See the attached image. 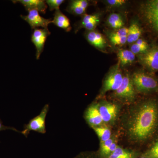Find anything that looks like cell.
<instances>
[{"label": "cell", "mask_w": 158, "mask_h": 158, "mask_svg": "<svg viewBox=\"0 0 158 158\" xmlns=\"http://www.w3.org/2000/svg\"><path fill=\"white\" fill-rule=\"evenodd\" d=\"M133 111L128 121V133L134 141H147L158 128V102L153 100L146 101Z\"/></svg>", "instance_id": "1"}, {"label": "cell", "mask_w": 158, "mask_h": 158, "mask_svg": "<svg viewBox=\"0 0 158 158\" xmlns=\"http://www.w3.org/2000/svg\"><path fill=\"white\" fill-rule=\"evenodd\" d=\"M131 79L135 89L138 92L148 93L158 89V83L156 79L143 72L135 73Z\"/></svg>", "instance_id": "2"}, {"label": "cell", "mask_w": 158, "mask_h": 158, "mask_svg": "<svg viewBox=\"0 0 158 158\" xmlns=\"http://www.w3.org/2000/svg\"><path fill=\"white\" fill-rule=\"evenodd\" d=\"M49 109V105H45L39 115L32 118L27 124L24 126L23 130L20 133L26 137H28L31 131L40 134H45L46 132V118Z\"/></svg>", "instance_id": "3"}, {"label": "cell", "mask_w": 158, "mask_h": 158, "mask_svg": "<svg viewBox=\"0 0 158 158\" xmlns=\"http://www.w3.org/2000/svg\"><path fill=\"white\" fill-rule=\"evenodd\" d=\"M120 64L118 63L111 69L104 81L102 94H104L109 91H116L122 83L123 76L120 70Z\"/></svg>", "instance_id": "4"}, {"label": "cell", "mask_w": 158, "mask_h": 158, "mask_svg": "<svg viewBox=\"0 0 158 158\" xmlns=\"http://www.w3.org/2000/svg\"><path fill=\"white\" fill-rule=\"evenodd\" d=\"M141 65L151 71H158V46L153 45L145 52L138 56Z\"/></svg>", "instance_id": "5"}, {"label": "cell", "mask_w": 158, "mask_h": 158, "mask_svg": "<svg viewBox=\"0 0 158 158\" xmlns=\"http://www.w3.org/2000/svg\"><path fill=\"white\" fill-rule=\"evenodd\" d=\"M114 93L116 97L123 101L131 102L134 99L135 96V89L131 78L127 74L123 76L121 85Z\"/></svg>", "instance_id": "6"}, {"label": "cell", "mask_w": 158, "mask_h": 158, "mask_svg": "<svg viewBox=\"0 0 158 158\" xmlns=\"http://www.w3.org/2000/svg\"><path fill=\"white\" fill-rule=\"evenodd\" d=\"M51 34L48 29L36 28L34 30L31 40L36 49V59H39L43 52L47 39Z\"/></svg>", "instance_id": "7"}, {"label": "cell", "mask_w": 158, "mask_h": 158, "mask_svg": "<svg viewBox=\"0 0 158 158\" xmlns=\"http://www.w3.org/2000/svg\"><path fill=\"white\" fill-rule=\"evenodd\" d=\"M28 12L27 15H21L20 17L30 25L32 30L40 27L43 28L48 29L49 25L52 23L51 19H47L42 17L40 15L39 11L37 10H30Z\"/></svg>", "instance_id": "8"}, {"label": "cell", "mask_w": 158, "mask_h": 158, "mask_svg": "<svg viewBox=\"0 0 158 158\" xmlns=\"http://www.w3.org/2000/svg\"><path fill=\"white\" fill-rule=\"evenodd\" d=\"M85 116L86 121L93 128L97 127L103 122L97 105L90 106L86 110Z\"/></svg>", "instance_id": "9"}, {"label": "cell", "mask_w": 158, "mask_h": 158, "mask_svg": "<svg viewBox=\"0 0 158 158\" xmlns=\"http://www.w3.org/2000/svg\"><path fill=\"white\" fill-rule=\"evenodd\" d=\"M98 108L103 121L104 122H111L116 118L118 112L116 105L110 103H105L101 105Z\"/></svg>", "instance_id": "10"}, {"label": "cell", "mask_w": 158, "mask_h": 158, "mask_svg": "<svg viewBox=\"0 0 158 158\" xmlns=\"http://www.w3.org/2000/svg\"><path fill=\"white\" fill-rule=\"evenodd\" d=\"M12 2L14 3H20L27 11L37 10L42 14H45L48 8V5L44 0H16Z\"/></svg>", "instance_id": "11"}, {"label": "cell", "mask_w": 158, "mask_h": 158, "mask_svg": "<svg viewBox=\"0 0 158 158\" xmlns=\"http://www.w3.org/2000/svg\"><path fill=\"white\" fill-rule=\"evenodd\" d=\"M87 0H74L70 1L66 10L69 13L76 15H84L89 6Z\"/></svg>", "instance_id": "12"}, {"label": "cell", "mask_w": 158, "mask_h": 158, "mask_svg": "<svg viewBox=\"0 0 158 158\" xmlns=\"http://www.w3.org/2000/svg\"><path fill=\"white\" fill-rule=\"evenodd\" d=\"M85 37L90 44L97 48H104L106 44L104 36L97 31H88L85 34Z\"/></svg>", "instance_id": "13"}, {"label": "cell", "mask_w": 158, "mask_h": 158, "mask_svg": "<svg viewBox=\"0 0 158 158\" xmlns=\"http://www.w3.org/2000/svg\"><path fill=\"white\" fill-rule=\"evenodd\" d=\"M52 23H53L58 27L63 29L66 32L70 31L71 29L70 20L60 11V9L55 11L53 19L52 20Z\"/></svg>", "instance_id": "14"}, {"label": "cell", "mask_w": 158, "mask_h": 158, "mask_svg": "<svg viewBox=\"0 0 158 158\" xmlns=\"http://www.w3.org/2000/svg\"><path fill=\"white\" fill-rule=\"evenodd\" d=\"M117 144L113 139H110L104 142H101L100 149L99 158H107L112 153L117 147Z\"/></svg>", "instance_id": "15"}, {"label": "cell", "mask_w": 158, "mask_h": 158, "mask_svg": "<svg viewBox=\"0 0 158 158\" xmlns=\"http://www.w3.org/2000/svg\"><path fill=\"white\" fill-rule=\"evenodd\" d=\"M117 56L118 63L122 66L131 64L135 59V55L131 50L127 49H120L118 51Z\"/></svg>", "instance_id": "16"}, {"label": "cell", "mask_w": 158, "mask_h": 158, "mask_svg": "<svg viewBox=\"0 0 158 158\" xmlns=\"http://www.w3.org/2000/svg\"><path fill=\"white\" fill-rule=\"evenodd\" d=\"M141 30L137 23H133L128 28L127 42L129 44L135 43L140 39Z\"/></svg>", "instance_id": "17"}, {"label": "cell", "mask_w": 158, "mask_h": 158, "mask_svg": "<svg viewBox=\"0 0 158 158\" xmlns=\"http://www.w3.org/2000/svg\"><path fill=\"white\" fill-rule=\"evenodd\" d=\"M135 153L117 146L114 152L107 158H135Z\"/></svg>", "instance_id": "18"}, {"label": "cell", "mask_w": 158, "mask_h": 158, "mask_svg": "<svg viewBox=\"0 0 158 158\" xmlns=\"http://www.w3.org/2000/svg\"><path fill=\"white\" fill-rule=\"evenodd\" d=\"M108 23L111 27L117 30L123 27L124 24L122 18L117 13L110 15L108 19Z\"/></svg>", "instance_id": "19"}, {"label": "cell", "mask_w": 158, "mask_h": 158, "mask_svg": "<svg viewBox=\"0 0 158 158\" xmlns=\"http://www.w3.org/2000/svg\"><path fill=\"white\" fill-rule=\"evenodd\" d=\"M93 129L100 139L101 142L107 141L111 138V131L108 128L105 127H94Z\"/></svg>", "instance_id": "20"}, {"label": "cell", "mask_w": 158, "mask_h": 158, "mask_svg": "<svg viewBox=\"0 0 158 158\" xmlns=\"http://www.w3.org/2000/svg\"><path fill=\"white\" fill-rule=\"evenodd\" d=\"M145 15L153 28L158 33V14L145 9Z\"/></svg>", "instance_id": "21"}, {"label": "cell", "mask_w": 158, "mask_h": 158, "mask_svg": "<svg viewBox=\"0 0 158 158\" xmlns=\"http://www.w3.org/2000/svg\"><path fill=\"white\" fill-rule=\"evenodd\" d=\"M98 20H99V16L98 14L84 15L79 23L78 29L83 28L86 25Z\"/></svg>", "instance_id": "22"}, {"label": "cell", "mask_w": 158, "mask_h": 158, "mask_svg": "<svg viewBox=\"0 0 158 158\" xmlns=\"http://www.w3.org/2000/svg\"><path fill=\"white\" fill-rule=\"evenodd\" d=\"M51 11L60 9V6L65 2L64 0H47L45 1Z\"/></svg>", "instance_id": "23"}, {"label": "cell", "mask_w": 158, "mask_h": 158, "mask_svg": "<svg viewBox=\"0 0 158 158\" xmlns=\"http://www.w3.org/2000/svg\"><path fill=\"white\" fill-rule=\"evenodd\" d=\"M128 28L123 27L115 32H112L110 35V38H117L127 37Z\"/></svg>", "instance_id": "24"}, {"label": "cell", "mask_w": 158, "mask_h": 158, "mask_svg": "<svg viewBox=\"0 0 158 158\" xmlns=\"http://www.w3.org/2000/svg\"><path fill=\"white\" fill-rule=\"evenodd\" d=\"M149 48V47L142 46L134 43L131 47V50L135 55H140V54L145 52Z\"/></svg>", "instance_id": "25"}, {"label": "cell", "mask_w": 158, "mask_h": 158, "mask_svg": "<svg viewBox=\"0 0 158 158\" xmlns=\"http://www.w3.org/2000/svg\"><path fill=\"white\" fill-rule=\"evenodd\" d=\"M147 158H158V141L144 154Z\"/></svg>", "instance_id": "26"}, {"label": "cell", "mask_w": 158, "mask_h": 158, "mask_svg": "<svg viewBox=\"0 0 158 158\" xmlns=\"http://www.w3.org/2000/svg\"><path fill=\"white\" fill-rule=\"evenodd\" d=\"M145 9L158 14V0H153L148 2Z\"/></svg>", "instance_id": "27"}, {"label": "cell", "mask_w": 158, "mask_h": 158, "mask_svg": "<svg viewBox=\"0 0 158 158\" xmlns=\"http://www.w3.org/2000/svg\"><path fill=\"white\" fill-rule=\"evenodd\" d=\"M110 39L112 44L114 45H123L127 42V37Z\"/></svg>", "instance_id": "28"}, {"label": "cell", "mask_w": 158, "mask_h": 158, "mask_svg": "<svg viewBox=\"0 0 158 158\" xmlns=\"http://www.w3.org/2000/svg\"><path fill=\"white\" fill-rule=\"evenodd\" d=\"M126 2V1L125 0H108L106 1V2L109 5L112 7H115L123 6Z\"/></svg>", "instance_id": "29"}, {"label": "cell", "mask_w": 158, "mask_h": 158, "mask_svg": "<svg viewBox=\"0 0 158 158\" xmlns=\"http://www.w3.org/2000/svg\"><path fill=\"white\" fill-rule=\"evenodd\" d=\"M74 158H100L98 156L90 153H83Z\"/></svg>", "instance_id": "30"}, {"label": "cell", "mask_w": 158, "mask_h": 158, "mask_svg": "<svg viewBox=\"0 0 158 158\" xmlns=\"http://www.w3.org/2000/svg\"><path fill=\"white\" fill-rule=\"evenodd\" d=\"M6 130H12V131H15L17 132L20 133V132H19V131H18L17 129H16L14 127H7L4 125L2 124V121L0 120V131Z\"/></svg>", "instance_id": "31"}, {"label": "cell", "mask_w": 158, "mask_h": 158, "mask_svg": "<svg viewBox=\"0 0 158 158\" xmlns=\"http://www.w3.org/2000/svg\"><path fill=\"white\" fill-rule=\"evenodd\" d=\"M138 45L142 46L148 47V44L146 41L142 39H139L135 42Z\"/></svg>", "instance_id": "32"}, {"label": "cell", "mask_w": 158, "mask_h": 158, "mask_svg": "<svg viewBox=\"0 0 158 158\" xmlns=\"http://www.w3.org/2000/svg\"><path fill=\"white\" fill-rule=\"evenodd\" d=\"M135 158H147L146 157H145V156H142L140 157H136Z\"/></svg>", "instance_id": "33"}]
</instances>
